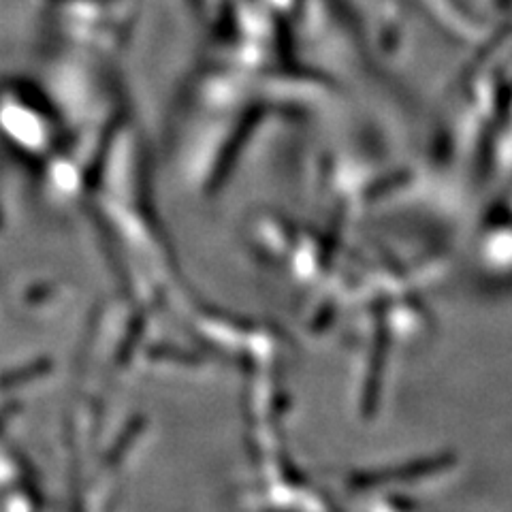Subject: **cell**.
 Listing matches in <instances>:
<instances>
[{"label":"cell","mask_w":512,"mask_h":512,"mask_svg":"<svg viewBox=\"0 0 512 512\" xmlns=\"http://www.w3.org/2000/svg\"><path fill=\"white\" fill-rule=\"evenodd\" d=\"M0 141L28 163L41 167L69 146V133L52 107L30 103L24 96L0 99Z\"/></svg>","instance_id":"1"}]
</instances>
